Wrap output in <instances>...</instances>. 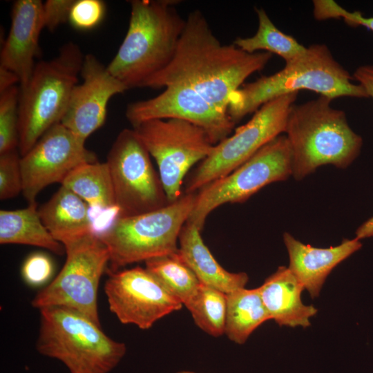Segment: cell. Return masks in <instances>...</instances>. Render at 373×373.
<instances>
[{
    "mask_svg": "<svg viewBox=\"0 0 373 373\" xmlns=\"http://www.w3.org/2000/svg\"><path fill=\"white\" fill-rule=\"evenodd\" d=\"M267 52H247L222 44L199 10L190 12L175 57L142 87L181 85L191 88L219 111L228 113L231 95L271 59Z\"/></svg>",
    "mask_w": 373,
    "mask_h": 373,
    "instance_id": "cell-1",
    "label": "cell"
},
{
    "mask_svg": "<svg viewBox=\"0 0 373 373\" xmlns=\"http://www.w3.org/2000/svg\"><path fill=\"white\" fill-rule=\"evenodd\" d=\"M126 36L106 66L128 89L142 87L176 53L186 19L175 0H133Z\"/></svg>",
    "mask_w": 373,
    "mask_h": 373,
    "instance_id": "cell-2",
    "label": "cell"
},
{
    "mask_svg": "<svg viewBox=\"0 0 373 373\" xmlns=\"http://www.w3.org/2000/svg\"><path fill=\"white\" fill-rule=\"evenodd\" d=\"M334 57L325 44L307 47L305 52L285 63L276 73L243 85L230 96L228 114L236 124L269 101L281 95L307 90L332 99L367 98L363 88Z\"/></svg>",
    "mask_w": 373,
    "mask_h": 373,
    "instance_id": "cell-3",
    "label": "cell"
},
{
    "mask_svg": "<svg viewBox=\"0 0 373 373\" xmlns=\"http://www.w3.org/2000/svg\"><path fill=\"white\" fill-rule=\"evenodd\" d=\"M332 100L320 95L289 109L285 133L296 180L323 165L345 169L360 154L362 137L351 128L345 112L332 106Z\"/></svg>",
    "mask_w": 373,
    "mask_h": 373,
    "instance_id": "cell-4",
    "label": "cell"
},
{
    "mask_svg": "<svg viewBox=\"0 0 373 373\" xmlns=\"http://www.w3.org/2000/svg\"><path fill=\"white\" fill-rule=\"evenodd\" d=\"M40 312L36 343L42 355L62 362L70 373H108L126 352L84 314L68 308L48 307Z\"/></svg>",
    "mask_w": 373,
    "mask_h": 373,
    "instance_id": "cell-5",
    "label": "cell"
},
{
    "mask_svg": "<svg viewBox=\"0 0 373 373\" xmlns=\"http://www.w3.org/2000/svg\"><path fill=\"white\" fill-rule=\"evenodd\" d=\"M84 58L79 46L68 42L56 57L38 62L28 85L19 88L18 150L21 156L48 130L61 122L77 84Z\"/></svg>",
    "mask_w": 373,
    "mask_h": 373,
    "instance_id": "cell-6",
    "label": "cell"
},
{
    "mask_svg": "<svg viewBox=\"0 0 373 373\" xmlns=\"http://www.w3.org/2000/svg\"><path fill=\"white\" fill-rule=\"evenodd\" d=\"M196 193H184L166 206L148 213L117 217L98 236L109 253V271L175 253L183 226L193 209Z\"/></svg>",
    "mask_w": 373,
    "mask_h": 373,
    "instance_id": "cell-7",
    "label": "cell"
},
{
    "mask_svg": "<svg viewBox=\"0 0 373 373\" xmlns=\"http://www.w3.org/2000/svg\"><path fill=\"white\" fill-rule=\"evenodd\" d=\"M298 93H287L260 106L232 135L216 144L187 179L184 193H197L237 169L262 146L285 133L291 106Z\"/></svg>",
    "mask_w": 373,
    "mask_h": 373,
    "instance_id": "cell-8",
    "label": "cell"
},
{
    "mask_svg": "<svg viewBox=\"0 0 373 373\" xmlns=\"http://www.w3.org/2000/svg\"><path fill=\"white\" fill-rule=\"evenodd\" d=\"M291 175V149L285 135H280L232 172L200 189L187 222L202 230L207 216L218 207L242 203L265 186Z\"/></svg>",
    "mask_w": 373,
    "mask_h": 373,
    "instance_id": "cell-9",
    "label": "cell"
},
{
    "mask_svg": "<svg viewBox=\"0 0 373 373\" xmlns=\"http://www.w3.org/2000/svg\"><path fill=\"white\" fill-rule=\"evenodd\" d=\"M133 130L156 161L169 202L183 193L185 175L211 153L215 144L201 127L178 118L142 122Z\"/></svg>",
    "mask_w": 373,
    "mask_h": 373,
    "instance_id": "cell-10",
    "label": "cell"
},
{
    "mask_svg": "<svg viewBox=\"0 0 373 373\" xmlns=\"http://www.w3.org/2000/svg\"><path fill=\"white\" fill-rule=\"evenodd\" d=\"M66 259L58 275L36 294L37 309L61 307L75 310L101 325L97 307L100 278L109 253L99 237L92 233L65 247Z\"/></svg>",
    "mask_w": 373,
    "mask_h": 373,
    "instance_id": "cell-11",
    "label": "cell"
},
{
    "mask_svg": "<svg viewBox=\"0 0 373 373\" xmlns=\"http://www.w3.org/2000/svg\"><path fill=\"white\" fill-rule=\"evenodd\" d=\"M108 166L119 217L161 209L169 201L151 155L135 131H120L108 151Z\"/></svg>",
    "mask_w": 373,
    "mask_h": 373,
    "instance_id": "cell-12",
    "label": "cell"
},
{
    "mask_svg": "<svg viewBox=\"0 0 373 373\" xmlns=\"http://www.w3.org/2000/svg\"><path fill=\"white\" fill-rule=\"evenodd\" d=\"M104 291L109 309L117 319L142 329H149L183 307L146 268L140 267L108 270Z\"/></svg>",
    "mask_w": 373,
    "mask_h": 373,
    "instance_id": "cell-13",
    "label": "cell"
},
{
    "mask_svg": "<svg viewBox=\"0 0 373 373\" xmlns=\"http://www.w3.org/2000/svg\"><path fill=\"white\" fill-rule=\"evenodd\" d=\"M85 142L58 123L21 156L22 193L28 204L35 203L38 194L46 186L61 184L78 166L97 162L95 154L86 148Z\"/></svg>",
    "mask_w": 373,
    "mask_h": 373,
    "instance_id": "cell-14",
    "label": "cell"
},
{
    "mask_svg": "<svg viewBox=\"0 0 373 373\" xmlns=\"http://www.w3.org/2000/svg\"><path fill=\"white\" fill-rule=\"evenodd\" d=\"M126 117L133 126L153 119L178 118L203 128L216 145L229 136L235 124L193 90L181 85L165 88L158 95L130 103Z\"/></svg>",
    "mask_w": 373,
    "mask_h": 373,
    "instance_id": "cell-15",
    "label": "cell"
},
{
    "mask_svg": "<svg viewBox=\"0 0 373 373\" xmlns=\"http://www.w3.org/2000/svg\"><path fill=\"white\" fill-rule=\"evenodd\" d=\"M80 75L60 123L86 142L104 124L110 99L128 88L92 54L84 56Z\"/></svg>",
    "mask_w": 373,
    "mask_h": 373,
    "instance_id": "cell-16",
    "label": "cell"
},
{
    "mask_svg": "<svg viewBox=\"0 0 373 373\" xmlns=\"http://www.w3.org/2000/svg\"><path fill=\"white\" fill-rule=\"evenodd\" d=\"M44 28L43 3L39 0H17L12 8L11 26L0 56V66L19 78L25 88L33 73L39 35Z\"/></svg>",
    "mask_w": 373,
    "mask_h": 373,
    "instance_id": "cell-17",
    "label": "cell"
},
{
    "mask_svg": "<svg viewBox=\"0 0 373 373\" xmlns=\"http://www.w3.org/2000/svg\"><path fill=\"white\" fill-rule=\"evenodd\" d=\"M283 241L289 258V269L312 298H317L333 269L362 247L361 240L345 238L337 246L318 248L305 245L288 232Z\"/></svg>",
    "mask_w": 373,
    "mask_h": 373,
    "instance_id": "cell-18",
    "label": "cell"
},
{
    "mask_svg": "<svg viewBox=\"0 0 373 373\" xmlns=\"http://www.w3.org/2000/svg\"><path fill=\"white\" fill-rule=\"evenodd\" d=\"M258 289L271 320L279 326H310V318L318 310L302 302L304 287L288 267L280 266Z\"/></svg>",
    "mask_w": 373,
    "mask_h": 373,
    "instance_id": "cell-19",
    "label": "cell"
},
{
    "mask_svg": "<svg viewBox=\"0 0 373 373\" xmlns=\"http://www.w3.org/2000/svg\"><path fill=\"white\" fill-rule=\"evenodd\" d=\"M201 231L187 222L179 236L178 254L193 271L201 284L218 289L225 294L245 287L249 276L245 272L233 273L224 269L204 244Z\"/></svg>",
    "mask_w": 373,
    "mask_h": 373,
    "instance_id": "cell-20",
    "label": "cell"
},
{
    "mask_svg": "<svg viewBox=\"0 0 373 373\" xmlns=\"http://www.w3.org/2000/svg\"><path fill=\"white\" fill-rule=\"evenodd\" d=\"M38 211L48 231L64 247L94 233L88 204L65 186Z\"/></svg>",
    "mask_w": 373,
    "mask_h": 373,
    "instance_id": "cell-21",
    "label": "cell"
},
{
    "mask_svg": "<svg viewBox=\"0 0 373 373\" xmlns=\"http://www.w3.org/2000/svg\"><path fill=\"white\" fill-rule=\"evenodd\" d=\"M0 243L39 247L59 256L66 254L64 246L43 224L36 202L24 209L0 211Z\"/></svg>",
    "mask_w": 373,
    "mask_h": 373,
    "instance_id": "cell-22",
    "label": "cell"
},
{
    "mask_svg": "<svg viewBox=\"0 0 373 373\" xmlns=\"http://www.w3.org/2000/svg\"><path fill=\"white\" fill-rule=\"evenodd\" d=\"M269 320L258 287H244L227 294L224 334L233 343H245L254 330Z\"/></svg>",
    "mask_w": 373,
    "mask_h": 373,
    "instance_id": "cell-23",
    "label": "cell"
},
{
    "mask_svg": "<svg viewBox=\"0 0 373 373\" xmlns=\"http://www.w3.org/2000/svg\"><path fill=\"white\" fill-rule=\"evenodd\" d=\"M61 184L80 197L90 209L117 208L106 162L97 161L81 164L72 171Z\"/></svg>",
    "mask_w": 373,
    "mask_h": 373,
    "instance_id": "cell-24",
    "label": "cell"
},
{
    "mask_svg": "<svg viewBox=\"0 0 373 373\" xmlns=\"http://www.w3.org/2000/svg\"><path fill=\"white\" fill-rule=\"evenodd\" d=\"M256 12L258 20L256 34L249 37L237 38L233 43L236 46L249 53L265 50L276 54L285 63L294 60L305 52L307 47L301 45L294 37L279 30L263 8H256Z\"/></svg>",
    "mask_w": 373,
    "mask_h": 373,
    "instance_id": "cell-25",
    "label": "cell"
},
{
    "mask_svg": "<svg viewBox=\"0 0 373 373\" xmlns=\"http://www.w3.org/2000/svg\"><path fill=\"white\" fill-rule=\"evenodd\" d=\"M145 268L175 298L186 306L195 296L201 283L175 253L145 261Z\"/></svg>",
    "mask_w": 373,
    "mask_h": 373,
    "instance_id": "cell-26",
    "label": "cell"
},
{
    "mask_svg": "<svg viewBox=\"0 0 373 373\" xmlns=\"http://www.w3.org/2000/svg\"><path fill=\"white\" fill-rule=\"evenodd\" d=\"M185 307L195 325L205 333L214 337L224 334L227 294L201 284L195 296Z\"/></svg>",
    "mask_w": 373,
    "mask_h": 373,
    "instance_id": "cell-27",
    "label": "cell"
},
{
    "mask_svg": "<svg viewBox=\"0 0 373 373\" xmlns=\"http://www.w3.org/2000/svg\"><path fill=\"white\" fill-rule=\"evenodd\" d=\"M19 87L0 93V154L18 149Z\"/></svg>",
    "mask_w": 373,
    "mask_h": 373,
    "instance_id": "cell-28",
    "label": "cell"
},
{
    "mask_svg": "<svg viewBox=\"0 0 373 373\" xmlns=\"http://www.w3.org/2000/svg\"><path fill=\"white\" fill-rule=\"evenodd\" d=\"M20 160L18 149L0 154V199L2 200L15 198L23 191Z\"/></svg>",
    "mask_w": 373,
    "mask_h": 373,
    "instance_id": "cell-29",
    "label": "cell"
},
{
    "mask_svg": "<svg viewBox=\"0 0 373 373\" xmlns=\"http://www.w3.org/2000/svg\"><path fill=\"white\" fill-rule=\"evenodd\" d=\"M313 14L316 20L343 19L349 26H363L373 32V17H364L361 12L358 11H347L334 1H313Z\"/></svg>",
    "mask_w": 373,
    "mask_h": 373,
    "instance_id": "cell-30",
    "label": "cell"
},
{
    "mask_svg": "<svg viewBox=\"0 0 373 373\" xmlns=\"http://www.w3.org/2000/svg\"><path fill=\"white\" fill-rule=\"evenodd\" d=\"M105 10V4L100 0H75L68 21L76 29L90 30L102 21Z\"/></svg>",
    "mask_w": 373,
    "mask_h": 373,
    "instance_id": "cell-31",
    "label": "cell"
},
{
    "mask_svg": "<svg viewBox=\"0 0 373 373\" xmlns=\"http://www.w3.org/2000/svg\"><path fill=\"white\" fill-rule=\"evenodd\" d=\"M54 265L45 254L37 252L30 254L24 261L21 275L24 281L31 287L45 284L52 276Z\"/></svg>",
    "mask_w": 373,
    "mask_h": 373,
    "instance_id": "cell-32",
    "label": "cell"
},
{
    "mask_svg": "<svg viewBox=\"0 0 373 373\" xmlns=\"http://www.w3.org/2000/svg\"><path fill=\"white\" fill-rule=\"evenodd\" d=\"M75 0H48L43 3L44 28L53 32L68 21L71 8Z\"/></svg>",
    "mask_w": 373,
    "mask_h": 373,
    "instance_id": "cell-33",
    "label": "cell"
},
{
    "mask_svg": "<svg viewBox=\"0 0 373 373\" xmlns=\"http://www.w3.org/2000/svg\"><path fill=\"white\" fill-rule=\"evenodd\" d=\"M353 79L363 88L368 97L373 99V65L358 67L353 74Z\"/></svg>",
    "mask_w": 373,
    "mask_h": 373,
    "instance_id": "cell-34",
    "label": "cell"
},
{
    "mask_svg": "<svg viewBox=\"0 0 373 373\" xmlns=\"http://www.w3.org/2000/svg\"><path fill=\"white\" fill-rule=\"evenodd\" d=\"M17 82L19 83V80L17 75L12 71L0 66V93L16 86Z\"/></svg>",
    "mask_w": 373,
    "mask_h": 373,
    "instance_id": "cell-35",
    "label": "cell"
},
{
    "mask_svg": "<svg viewBox=\"0 0 373 373\" xmlns=\"http://www.w3.org/2000/svg\"><path fill=\"white\" fill-rule=\"evenodd\" d=\"M355 236V238L359 240L373 237V217L367 220L357 228Z\"/></svg>",
    "mask_w": 373,
    "mask_h": 373,
    "instance_id": "cell-36",
    "label": "cell"
},
{
    "mask_svg": "<svg viewBox=\"0 0 373 373\" xmlns=\"http://www.w3.org/2000/svg\"><path fill=\"white\" fill-rule=\"evenodd\" d=\"M176 373H198V372L189 371V370H182V371L177 372Z\"/></svg>",
    "mask_w": 373,
    "mask_h": 373,
    "instance_id": "cell-37",
    "label": "cell"
}]
</instances>
